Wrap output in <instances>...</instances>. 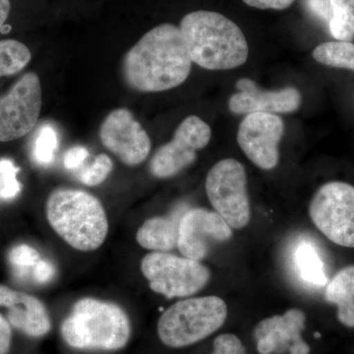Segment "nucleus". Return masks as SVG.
Instances as JSON below:
<instances>
[{"label": "nucleus", "instance_id": "1", "mask_svg": "<svg viewBox=\"0 0 354 354\" xmlns=\"http://www.w3.org/2000/svg\"><path fill=\"white\" fill-rule=\"evenodd\" d=\"M191 66L192 60L179 27L162 24L146 32L127 51L122 75L133 90L162 92L185 82Z\"/></svg>", "mask_w": 354, "mask_h": 354}, {"label": "nucleus", "instance_id": "2", "mask_svg": "<svg viewBox=\"0 0 354 354\" xmlns=\"http://www.w3.org/2000/svg\"><path fill=\"white\" fill-rule=\"evenodd\" d=\"M192 62L208 70L236 68L245 64L248 44L232 20L212 11L184 16L179 26Z\"/></svg>", "mask_w": 354, "mask_h": 354}, {"label": "nucleus", "instance_id": "3", "mask_svg": "<svg viewBox=\"0 0 354 354\" xmlns=\"http://www.w3.org/2000/svg\"><path fill=\"white\" fill-rule=\"evenodd\" d=\"M46 214L53 230L76 250H97L108 236L109 221L104 206L86 191H53L46 201Z\"/></svg>", "mask_w": 354, "mask_h": 354}, {"label": "nucleus", "instance_id": "4", "mask_svg": "<svg viewBox=\"0 0 354 354\" xmlns=\"http://www.w3.org/2000/svg\"><path fill=\"white\" fill-rule=\"evenodd\" d=\"M130 335L131 325L124 310L91 297L78 300L62 325L64 342L84 351H120Z\"/></svg>", "mask_w": 354, "mask_h": 354}, {"label": "nucleus", "instance_id": "5", "mask_svg": "<svg viewBox=\"0 0 354 354\" xmlns=\"http://www.w3.org/2000/svg\"><path fill=\"white\" fill-rule=\"evenodd\" d=\"M227 318V304L220 297L180 300L160 316L158 322V337L169 348H185L214 334Z\"/></svg>", "mask_w": 354, "mask_h": 354}, {"label": "nucleus", "instance_id": "6", "mask_svg": "<svg viewBox=\"0 0 354 354\" xmlns=\"http://www.w3.org/2000/svg\"><path fill=\"white\" fill-rule=\"evenodd\" d=\"M141 272L151 290L167 298L191 297L211 278L209 270L200 261L156 251L142 259Z\"/></svg>", "mask_w": 354, "mask_h": 354}, {"label": "nucleus", "instance_id": "7", "mask_svg": "<svg viewBox=\"0 0 354 354\" xmlns=\"http://www.w3.org/2000/svg\"><path fill=\"white\" fill-rule=\"evenodd\" d=\"M245 167L234 158H225L209 169L206 192L212 206L228 225L235 230L250 221Z\"/></svg>", "mask_w": 354, "mask_h": 354}, {"label": "nucleus", "instance_id": "8", "mask_svg": "<svg viewBox=\"0 0 354 354\" xmlns=\"http://www.w3.org/2000/svg\"><path fill=\"white\" fill-rule=\"evenodd\" d=\"M309 215L329 241L354 248V186L341 181L324 184L310 203Z\"/></svg>", "mask_w": 354, "mask_h": 354}, {"label": "nucleus", "instance_id": "9", "mask_svg": "<svg viewBox=\"0 0 354 354\" xmlns=\"http://www.w3.org/2000/svg\"><path fill=\"white\" fill-rule=\"evenodd\" d=\"M43 95L39 76L28 72L0 97V142L25 136L36 127Z\"/></svg>", "mask_w": 354, "mask_h": 354}, {"label": "nucleus", "instance_id": "10", "mask_svg": "<svg viewBox=\"0 0 354 354\" xmlns=\"http://www.w3.org/2000/svg\"><path fill=\"white\" fill-rule=\"evenodd\" d=\"M211 128L198 116L186 118L177 127L169 143L160 147L150 162V171L158 178L176 176L196 160L197 151L208 145Z\"/></svg>", "mask_w": 354, "mask_h": 354}, {"label": "nucleus", "instance_id": "11", "mask_svg": "<svg viewBox=\"0 0 354 354\" xmlns=\"http://www.w3.org/2000/svg\"><path fill=\"white\" fill-rule=\"evenodd\" d=\"M285 124L277 114H247L237 132V142L247 158L260 169L270 171L278 165L279 144Z\"/></svg>", "mask_w": 354, "mask_h": 354}, {"label": "nucleus", "instance_id": "12", "mask_svg": "<svg viewBox=\"0 0 354 354\" xmlns=\"http://www.w3.org/2000/svg\"><path fill=\"white\" fill-rule=\"evenodd\" d=\"M100 139L102 145L129 167L142 164L150 153L148 133L127 109H114L104 118Z\"/></svg>", "mask_w": 354, "mask_h": 354}, {"label": "nucleus", "instance_id": "13", "mask_svg": "<svg viewBox=\"0 0 354 354\" xmlns=\"http://www.w3.org/2000/svg\"><path fill=\"white\" fill-rule=\"evenodd\" d=\"M232 227L216 212L204 208L188 209L181 218L177 247L183 256L201 261L212 244L230 241Z\"/></svg>", "mask_w": 354, "mask_h": 354}, {"label": "nucleus", "instance_id": "14", "mask_svg": "<svg viewBox=\"0 0 354 354\" xmlns=\"http://www.w3.org/2000/svg\"><path fill=\"white\" fill-rule=\"evenodd\" d=\"M306 317L304 311L293 308L283 315L266 318L254 329L260 354H309L310 348L302 339Z\"/></svg>", "mask_w": 354, "mask_h": 354}, {"label": "nucleus", "instance_id": "15", "mask_svg": "<svg viewBox=\"0 0 354 354\" xmlns=\"http://www.w3.org/2000/svg\"><path fill=\"white\" fill-rule=\"evenodd\" d=\"M239 93L228 102L230 111L235 114L254 113H290L301 104V95L297 88L286 87L277 91H265L250 79L237 81Z\"/></svg>", "mask_w": 354, "mask_h": 354}, {"label": "nucleus", "instance_id": "16", "mask_svg": "<svg viewBox=\"0 0 354 354\" xmlns=\"http://www.w3.org/2000/svg\"><path fill=\"white\" fill-rule=\"evenodd\" d=\"M0 306L8 309L9 324L29 337H43L50 330V315L39 298L0 285Z\"/></svg>", "mask_w": 354, "mask_h": 354}, {"label": "nucleus", "instance_id": "17", "mask_svg": "<svg viewBox=\"0 0 354 354\" xmlns=\"http://www.w3.org/2000/svg\"><path fill=\"white\" fill-rule=\"evenodd\" d=\"M185 206H179L169 216H153L147 220L137 232L139 245L156 252H167L177 246L179 225Z\"/></svg>", "mask_w": 354, "mask_h": 354}, {"label": "nucleus", "instance_id": "18", "mask_svg": "<svg viewBox=\"0 0 354 354\" xmlns=\"http://www.w3.org/2000/svg\"><path fill=\"white\" fill-rule=\"evenodd\" d=\"M325 298L329 304L337 305L339 322L354 328V265L344 268L335 274L328 283Z\"/></svg>", "mask_w": 354, "mask_h": 354}, {"label": "nucleus", "instance_id": "19", "mask_svg": "<svg viewBox=\"0 0 354 354\" xmlns=\"http://www.w3.org/2000/svg\"><path fill=\"white\" fill-rule=\"evenodd\" d=\"M295 262L298 274L311 285L324 286L328 283L325 265L318 249L310 242H302L295 253Z\"/></svg>", "mask_w": 354, "mask_h": 354}, {"label": "nucleus", "instance_id": "20", "mask_svg": "<svg viewBox=\"0 0 354 354\" xmlns=\"http://www.w3.org/2000/svg\"><path fill=\"white\" fill-rule=\"evenodd\" d=\"M317 62L327 66L354 71V44L351 41H328L313 50Z\"/></svg>", "mask_w": 354, "mask_h": 354}, {"label": "nucleus", "instance_id": "21", "mask_svg": "<svg viewBox=\"0 0 354 354\" xmlns=\"http://www.w3.org/2000/svg\"><path fill=\"white\" fill-rule=\"evenodd\" d=\"M332 18L329 23L330 35L337 41L354 39V0H330Z\"/></svg>", "mask_w": 354, "mask_h": 354}, {"label": "nucleus", "instance_id": "22", "mask_svg": "<svg viewBox=\"0 0 354 354\" xmlns=\"http://www.w3.org/2000/svg\"><path fill=\"white\" fill-rule=\"evenodd\" d=\"M31 58V51L24 44L15 39L0 41V77L18 73Z\"/></svg>", "mask_w": 354, "mask_h": 354}, {"label": "nucleus", "instance_id": "23", "mask_svg": "<svg viewBox=\"0 0 354 354\" xmlns=\"http://www.w3.org/2000/svg\"><path fill=\"white\" fill-rule=\"evenodd\" d=\"M58 148V135L55 128L44 123L37 130L32 147V160L39 165L53 164Z\"/></svg>", "mask_w": 354, "mask_h": 354}, {"label": "nucleus", "instance_id": "24", "mask_svg": "<svg viewBox=\"0 0 354 354\" xmlns=\"http://www.w3.org/2000/svg\"><path fill=\"white\" fill-rule=\"evenodd\" d=\"M19 167L9 158H0V200L11 201L20 194L22 185L17 179Z\"/></svg>", "mask_w": 354, "mask_h": 354}, {"label": "nucleus", "instance_id": "25", "mask_svg": "<svg viewBox=\"0 0 354 354\" xmlns=\"http://www.w3.org/2000/svg\"><path fill=\"white\" fill-rule=\"evenodd\" d=\"M113 160L106 153H101L95 157L94 162L81 174L80 179L88 186H97L104 183L111 171Z\"/></svg>", "mask_w": 354, "mask_h": 354}, {"label": "nucleus", "instance_id": "26", "mask_svg": "<svg viewBox=\"0 0 354 354\" xmlns=\"http://www.w3.org/2000/svg\"><path fill=\"white\" fill-rule=\"evenodd\" d=\"M8 258L13 267L20 271L34 268L41 260L38 251L34 247L27 244H20L13 247L9 252Z\"/></svg>", "mask_w": 354, "mask_h": 354}, {"label": "nucleus", "instance_id": "27", "mask_svg": "<svg viewBox=\"0 0 354 354\" xmlns=\"http://www.w3.org/2000/svg\"><path fill=\"white\" fill-rule=\"evenodd\" d=\"M212 354H246V351L239 337L232 334H223L216 337L214 341Z\"/></svg>", "mask_w": 354, "mask_h": 354}, {"label": "nucleus", "instance_id": "28", "mask_svg": "<svg viewBox=\"0 0 354 354\" xmlns=\"http://www.w3.org/2000/svg\"><path fill=\"white\" fill-rule=\"evenodd\" d=\"M304 6L314 17L329 26L332 18L330 0H304Z\"/></svg>", "mask_w": 354, "mask_h": 354}, {"label": "nucleus", "instance_id": "29", "mask_svg": "<svg viewBox=\"0 0 354 354\" xmlns=\"http://www.w3.org/2000/svg\"><path fill=\"white\" fill-rule=\"evenodd\" d=\"M88 152L87 148L83 146L72 147L66 153L64 158V167L68 169H76L87 160Z\"/></svg>", "mask_w": 354, "mask_h": 354}, {"label": "nucleus", "instance_id": "30", "mask_svg": "<svg viewBox=\"0 0 354 354\" xmlns=\"http://www.w3.org/2000/svg\"><path fill=\"white\" fill-rule=\"evenodd\" d=\"M55 268L50 261L41 259L37 265L32 268V277L35 281L39 283H50L55 278Z\"/></svg>", "mask_w": 354, "mask_h": 354}, {"label": "nucleus", "instance_id": "31", "mask_svg": "<svg viewBox=\"0 0 354 354\" xmlns=\"http://www.w3.org/2000/svg\"><path fill=\"white\" fill-rule=\"evenodd\" d=\"M295 0H243L244 3L258 9L283 10L293 3Z\"/></svg>", "mask_w": 354, "mask_h": 354}, {"label": "nucleus", "instance_id": "32", "mask_svg": "<svg viewBox=\"0 0 354 354\" xmlns=\"http://www.w3.org/2000/svg\"><path fill=\"white\" fill-rule=\"evenodd\" d=\"M12 342L10 324L0 313V354H8Z\"/></svg>", "mask_w": 354, "mask_h": 354}, {"label": "nucleus", "instance_id": "33", "mask_svg": "<svg viewBox=\"0 0 354 354\" xmlns=\"http://www.w3.org/2000/svg\"><path fill=\"white\" fill-rule=\"evenodd\" d=\"M10 8L11 6L9 0H0V31H1L4 23L8 18Z\"/></svg>", "mask_w": 354, "mask_h": 354}, {"label": "nucleus", "instance_id": "34", "mask_svg": "<svg viewBox=\"0 0 354 354\" xmlns=\"http://www.w3.org/2000/svg\"><path fill=\"white\" fill-rule=\"evenodd\" d=\"M315 337H320V334H319V333H316Z\"/></svg>", "mask_w": 354, "mask_h": 354}]
</instances>
